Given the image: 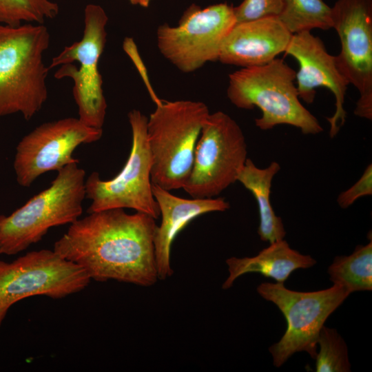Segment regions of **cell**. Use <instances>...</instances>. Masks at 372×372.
<instances>
[{"instance_id": "obj_1", "label": "cell", "mask_w": 372, "mask_h": 372, "mask_svg": "<svg viewBox=\"0 0 372 372\" xmlns=\"http://www.w3.org/2000/svg\"><path fill=\"white\" fill-rule=\"evenodd\" d=\"M156 227L144 213L129 214L121 208L94 211L71 223L53 250L81 267L91 280L149 287L158 280Z\"/></svg>"}, {"instance_id": "obj_2", "label": "cell", "mask_w": 372, "mask_h": 372, "mask_svg": "<svg viewBox=\"0 0 372 372\" xmlns=\"http://www.w3.org/2000/svg\"><path fill=\"white\" fill-rule=\"evenodd\" d=\"M50 39L43 24L0 23V117L20 113L29 121L42 108L50 70L43 54Z\"/></svg>"}, {"instance_id": "obj_3", "label": "cell", "mask_w": 372, "mask_h": 372, "mask_svg": "<svg viewBox=\"0 0 372 372\" xmlns=\"http://www.w3.org/2000/svg\"><path fill=\"white\" fill-rule=\"evenodd\" d=\"M296 73L280 59L261 66L242 68L229 75L227 97L238 108H260L262 116L255 119V124L261 130L289 125L304 134H319L323 128L299 100Z\"/></svg>"}, {"instance_id": "obj_4", "label": "cell", "mask_w": 372, "mask_h": 372, "mask_svg": "<svg viewBox=\"0 0 372 372\" xmlns=\"http://www.w3.org/2000/svg\"><path fill=\"white\" fill-rule=\"evenodd\" d=\"M71 163L49 187L8 216L0 215V254L14 255L37 243L53 227L71 224L83 212L85 172Z\"/></svg>"}, {"instance_id": "obj_5", "label": "cell", "mask_w": 372, "mask_h": 372, "mask_svg": "<svg viewBox=\"0 0 372 372\" xmlns=\"http://www.w3.org/2000/svg\"><path fill=\"white\" fill-rule=\"evenodd\" d=\"M209 113L207 106L200 101L156 104L147 123L153 184L169 191L183 187L192 171L203 124Z\"/></svg>"}, {"instance_id": "obj_6", "label": "cell", "mask_w": 372, "mask_h": 372, "mask_svg": "<svg viewBox=\"0 0 372 372\" xmlns=\"http://www.w3.org/2000/svg\"><path fill=\"white\" fill-rule=\"evenodd\" d=\"M108 17L99 5L90 3L84 9L82 39L65 46L48 65L57 79L73 82L72 94L78 107L79 119L84 124L103 129L107 110L99 63L107 39Z\"/></svg>"}, {"instance_id": "obj_7", "label": "cell", "mask_w": 372, "mask_h": 372, "mask_svg": "<svg viewBox=\"0 0 372 372\" xmlns=\"http://www.w3.org/2000/svg\"><path fill=\"white\" fill-rule=\"evenodd\" d=\"M257 291L262 298L276 304L287 321L285 334L269 349L276 367L281 366L297 352L305 351L315 359L321 328L350 294L336 285L323 290L302 292L290 290L279 282L261 283Z\"/></svg>"}, {"instance_id": "obj_8", "label": "cell", "mask_w": 372, "mask_h": 372, "mask_svg": "<svg viewBox=\"0 0 372 372\" xmlns=\"http://www.w3.org/2000/svg\"><path fill=\"white\" fill-rule=\"evenodd\" d=\"M247 155L245 136L238 124L223 112L209 113L203 124L192 171L183 189L195 198L218 196L237 181Z\"/></svg>"}, {"instance_id": "obj_9", "label": "cell", "mask_w": 372, "mask_h": 372, "mask_svg": "<svg viewBox=\"0 0 372 372\" xmlns=\"http://www.w3.org/2000/svg\"><path fill=\"white\" fill-rule=\"evenodd\" d=\"M132 130L131 151L121 171L110 180H101L92 172L85 181V197L92 200L87 213L128 208L146 214L154 219L160 216L152 192V157L147 141V118L138 110L128 114Z\"/></svg>"}, {"instance_id": "obj_10", "label": "cell", "mask_w": 372, "mask_h": 372, "mask_svg": "<svg viewBox=\"0 0 372 372\" xmlns=\"http://www.w3.org/2000/svg\"><path fill=\"white\" fill-rule=\"evenodd\" d=\"M234 8L226 3L203 8L192 5L176 26L165 23L158 28L160 53L185 73L218 61L223 44L236 23Z\"/></svg>"}, {"instance_id": "obj_11", "label": "cell", "mask_w": 372, "mask_h": 372, "mask_svg": "<svg viewBox=\"0 0 372 372\" xmlns=\"http://www.w3.org/2000/svg\"><path fill=\"white\" fill-rule=\"evenodd\" d=\"M90 281L81 267L54 250L30 251L11 262L0 260V327L17 302L34 296L64 298L83 291Z\"/></svg>"}, {"instance_id": "obj_12", "label": "cell", "mask_w": 372, "mask_h": 372, "mask_svg": "<svg viewBox=\"0 0 372 372\" xmlns=\"http://www.w3.org/2000/svg\"><path fill=\"white\" fill-rule=\"evenodd\" d=\"M103 129L90 127L79 118L44 123L24 136L16 147L13 167L18 184L29 187L41 175L59 171L73 162L74 149L99 141Z\"/></svg>"}, {"instance_id": "obj_13", "label": "cell", "mask_w": 372, "mask_h": 372, "mask_svg": "<svg viewBox=\"0 0 372 372\" xmlns=\"http://www.w3.org/2000/svg\"><path fill=\"white\" fill-rule=\"evenodd\" d=\"M333 28L338 34L340 52L336 65L358 90L354 114L372 119V0H337Z\"/></svg>"}, {"instance_id": "obj_14", "label": "cell", "mask_w": 372, "mask_h": 372, "mask_svg": "<svg viewBox=\"0 0 372 372\" xmlns=\"http://www.w3.org/2000/svg\"><path fill=\"white\" fill-rule=\"evenodd\" d=\"M285 53L293 56L299 63V70L296 73L299 98L307 103H312L318 87H327L333 94L335 110L327 118L329 136L333 138L346 120L344 103L349 85L339 70L335 56L328 53L322 40L311 32L293 34Z\"/></svg>"}, {"instance_id": "obj_15", "label": "cell", "mask_w": 372, "mask_h": 372, "mask_svg": "<svg viewBox=\"0 0 372 372\" xmlns=\"http://www.w3.org/2000/svg\"><path fill=\"white\" fill-rule=\"evenodd\" d=\"M292 35L278 17L236 23L223 44L218 61L242 68L266 65L285 52Z\"/></svg>"}, {"instance_id": "obj_16", "label": "cell", "mask_w": 372, "mask_h": 372, "mask_svg": "<svg viewBox=\"0 0 372 372\" xmlns=\"http://www.w3.org/2000/svg\"><path fill=\"white\" fill-rule=\"evenodd\" d=\"M152 192L158 205L161 223L154 236V246L158 278L171 276L172 244L178 234L195 218L213 211H224L229 203L223 198H183L152 183Z\"/></svg>"}, {"instance_id": "obj_17", "label": "cell", "mask_w": 372, "mask_h": 372, "mask_svg": "<svg viewBox=\"0 0 372 372\" xmlns=\"http://www.w3.org/2000/svg\"><path fill=\"white\" fill-rule=\"evenodd\" d=\"M229 276L223 289L230 288L234 281L247 273H259L284 283L292 272L307 269L316 265V260L309 255L300 254L290 247L284 239L272 243L253 257H231L226 260Z\"/></svg>"}, {"instance_id": "obj_18", "label": "cell", "mask_w": 372, "mask_h": 372, "mask_svg": "<svg viewBox=\"0 0 372 372\" xmlns=\"http://www.w3.org/2000/svg\"><path fill=\"white\" fill-rule=\"evenodd\" d=\"M280 170L276 161L259 168L247 158L237 178L256 200L260 219L258 234L262 241L269 243L282 240L286 235L282 218L276 214L270 200L273 178Z\"/></svg>"}, {"instance_id": "obj_19", "label": "cell", "mask_w": 372, "mask_h": 372, "mask_svg": "<svg viewBox=\"0 0 372 372\" xmlns=\"http://www.w3.org/2000/svg\"><path fill=\"white\" fill-rule=\"evenodd\" d=\"M330 280L350 293L372 289V242L358 245L349 256H337L328 268Z\"/></svg>"}, {"instance_id": "obj_20", "label": "cell", "mask_w": 372, "mask_h": 372, "mask_svg": "<svg viewBox=\"0 0 372 372\" xmlns=\"http://www.w3.org/2000/svg\"><path fill=\"white\" fill-rule=\"evenodd\" d=\"M292 34L333 28V10L322 0H284V7L278 17Z\"/></svg>"}, {"instance_id": "obj_21", "label": "cell", "mask_w": 372, "mask_h": 372, "mask_svg": "<svg viewBox=\"0 0 372 372\" xmlns=\"http://www.w3.org/2000/svg\"><path fill=\"white\" fill-rule=\"evenodd\" d=\"M59 5L51 0H0V23L18 26L23 23L43 24L55 18Z\"/></svg>"}, {"instance_id": "obj_22", "label": "cell", "mask_w": 372, "mask_h": 372, "mask_svg": "<svg viewBox=\"0 0 372 372\" xmlns=\"http://www.w3.org/2000/svg\"><path fill=\"white\" fill-rule=\"evenodd\" d=\"M317 344L320 349L315 358L316 372L351 371L347 346L335 329L324 325L320 331Z\"/></svg>"}, {"instance_id": "obj_23", "label": "cell", "mask_w": 372, "mask_h": 372, "mask_svg": "<svg viewBox=\"0 0 372 372\" xmlns=\"http://www.w3.org/2000/svg\"><path fill=\"white\" fill-rule=\"evenodd\" d=\"M284 7V0H243L234 7L236 23L267 17H278Z\"/></svg>"}, {"instance_id": "obj_24", "label": "cell", "mask_w": 372, "mask_h": 372, "mask_svg": "<svg viewBox=\"0 0 372 372\" xmlns=\"http://www.w3.org/2000/svg\"><path fill=\"white\" fill-rule=\"evenodd\" d=\"M372 194V165L370 163L364 169L361 177L348 189L341 192L337 198L338 205L347 209L358 199Z\"/></svg>"}, {"instance_id": "obj_25", "label": "cell", "mask_w": 372, "mask_h": 372, "mask_svg": "<svg viewBox=\"0 0 372 372\" xmlns=\"http://www.w3.org/2000/svg\"><path fill=\"white\" fill-rule=\"evenodd\" d=\"M132 4L143 8H148L152 0H128Z\"/></svg>"}]
</instances>
